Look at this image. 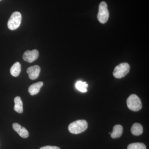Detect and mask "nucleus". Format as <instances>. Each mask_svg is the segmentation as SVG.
Returning a JSON list of instances; mask_svg holds the SVG:
<instances>
[{
    "mask_svg": "<svg viewBox=\"0 0 149 149\" xmlns=\"http://www.w3.org/2000/svg\"><path fill=\"white\" fill-rule=\"evenodd\" d=\"M88 128V123L85 120H78L71 123L68 127L69 132L74 134L83 133Z\"/></svg>",
    "mask_w": 149,
    "mask_h": 149,
    "instance_id": "obj_1",
    "label": "nucleus"
},
{
    "mask_svg": "<svg viewBox=\"0 0 149 149\" xmlns=\"http://www.w3.org/2000/svg\"><path fill=\"white\" fill-rule=\"evenodd\" d=\"M128 107L130 110L138 111L142 108V104L141 99L135 94L130 95L127 100Z\"/></svg>",
    "mask_w": 149,
    "mask_h": 149,
    "instance_id": "obj_2",
    "label": "nucleus"
},
{
    "mask_svg": "<svg viewBox=\"0 0 149 149\" xmlns=\"http://www.w3.org/2000/svg\"><path fill=\"white\" fill-rule=\"evenodd\" d=\"M130 66L127 63H123L116 67L113 72V75L116 78H122L128 74Z\"/></svg>",
    "mask_w": 149,
    "mask_h": 149,
    "instance_id": "obj_3",
    "label": "nucleus"
},
{
    "mask_svg": "<svg viewBox=\"0 0 149 149\" xmlns=\"http://www.w3.org/2000/svg\"><path fill=\"white\" fill-rule=\"evenodd\" d=\"M22 15L19 12H15L10 17L8 22V27L11 30H15L21 24Z\"/></svg>",
    "mask_w": 149,
    "mask_h": 149,
    "instance_id": "obj_4",
    "label": "nucleus"
},
{
    "mask_svg": "<svg viewBox=\"0 0 149 149\" xmlns=\"http://www.w3.org/2000/svg\"><path fill=\"white\" fill-rule=\"evenodd\" d=\"M109 17V12L108 10L107 5L105 2H102L99 6L98 19L101 23L104 24L108 20Z\"/></svg>",
    "mask_w": 149,
    "mask_h": 149,
    "instance_id": "obj_5",
    "label": "nucleus"
},
{
    "mask_svg": "<svg viewBox=\"0 0 149 149\" xmlns=\"http://www.w3.org/2000/svg\"><path fill=\"white\" fill-rule=\"evenodd\" d=\"M39 53L38 50L34 49L32 51H27L23 55V59L25 61L32 63L38 58Z\"/></svg>",
    "mask_w": 149,
    "mask_h": 149,
    "instance_id": "obj_6",
    "label": "nucleus"
},
{
    "mask_svg": "<svg viewBox=\"0 0 149 149\" xmlns=\"http://www.w3.org/2000/svg\"><path fill=\"white\" fill-rule=\"evenodd\" d=\"M41 68L38 65L30 67L27 69V74H29V78L31 80H35L40 75Z\"/></svg>",
    "mask_w": 149,
    "mask_h": 149,
    "instance_id": "obj_7",
    "label": "nucleus"
},
{
    "mask_svg": "<svg viewBox=\"0 0 149 149\" xmlns=\"http://www.w3.org/2000/svg\"><path fill=\"white\" fill-rule=\"evenodd\" d=\"M13 127L15 131H16L22 138L26 139L29 137V133L27 129L17 123H14Z\"/></svg>",
    "mask_w": 149,
    "mask_h": 149,
    "instance_id": "obj_8",
    "label": "nucleus"
},
{
    "mask_svg": "<svg viewBox=\"0 0 149 149\" xmlns=\"http://www.w3.org/2000/svg\"><path fill=\"white\" fill-rule=\"evenodd\" d=\"M43 85L44 83L42 82H39L30 85L28 89L29 94L32 96L37 95L40 92Z\"/></svg>",
    "mask_w": 149,
    "mask_h": 149,
    "instance_id": "obj_9",
    "label": "nucleus"
},
{
    "mask_svg": "<svg viewBox=\"0 0 149 149\" xmlns=\"http://www.w3.org/2000/svg\"><path fill=\"white\" fill-rule=\"evenodd\" d=\"M123 132V128L122 125H115L113 126V132L111 134V136L112 139H117L121 136Z\"/></svg>",
    "mask_w": 149,
    "mask_h": 149,
    "instance_id": "obj_10",
    "label": "nucleus"
},
{
    "mask_svg": "<svg viewBox=\"0 0 149 149\" xmlns=\"http://www.w3.org/2000/svg\"><path fill=\"white\" fill-rule=\"evenodd\" d=\"M143 128L141 124L135 123L133 124L131 128V132L133 135L135 136H139L143 133Z\"/></svg>",
    "mask_w": 149,
    "mask_h": 149,
    "instance_id": "obj_11",
    "label": "nucleus"
},
{
    "mask_svg": "<svg viewBox=\"0 0 149 149\" xmlns=\"http://www.w3.org/2000/svg\"><path fill=\"white\" fill-rule=\"evenodd\" d=\"M15 106L14 109L19 113H22L23 111V103L19 97H15L14 99Z\"/></svg>",
    "mask_w": 149,
    "mask_h": 149,
    "instance_id": "obj_12",
    "label": "nucleus"
},
{
    "mask_svg": "<svg viewBox=\"0 0 149 149\" xmlns=\"http://www.w3.org/2000/svg\"><path fill=\"white\" fill-rule=\"evenodd\" d=\"M21 70V64L18 62H17L11 68L10 72L11 74L14 77L19 76Z\"/></svg>",
    "mask_w": 149,
    "mask_h": 149,
    "instance_id": "obj_13",
    "label": "nucleus"
},
{
    "mask_svg": "<svg viewBox=\"0 0 149 149\" xmlns=\"http://www.w3.org/2000/svg\"><path fill=\"white\" fill-rule=\"evenodd\" d=\"M88 87V85L86 82H83L82 81H78L75 84V87L77 90L83 93L87 92V88Z\"/></svg>",
    "mask_w": 149,
    "mask_h": 149,
    "instance_id": "obj_14",
    "label": "nucleus"
},
{
    "mask_svg": "<svg viewBox=\"0 0 149 149\" xmlns=\"http://www.w3.org/2000/svg\"><path fill=\"white\" fill-rule=\"evenodd\" d=\"M127 149H147L145 144L143 143H135L129 144Z\"/></svg>",
    "mask_w": 149,
    "mask_h": 149,
    "instance_id": "obj_15",
    "label": "nucleus"
},
{
    "mask_svg": "<svg viewBox=\"0 0 149 149\" xmlns=\"http://www.w3.org/2000/svg\"><path fill=\"white\" fill-rule=\"evenodd\" d=\"M40 149H60L58 147L53 146H46L40 148Z\"/></svg>",
    "mask_w": 149,
    "mask_h": 149,
    "instance_id": "obj_16",
    "label": "nucleus"
},
{
    "mask_svg": "<svg viewBox=\"0 0 149 149\" xmlns=\"http://www.w3.org/2000/svg\"><path fill=\"white\" fill-rule=\"evenodd\" d=\"M1 1V0H0V1Z\"/></svg>",
    "mask_w": 149,
    "mask_h": 149,
    "instance_id": "obj_17",
    "label": "nucleus"
}]
</instances>
